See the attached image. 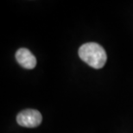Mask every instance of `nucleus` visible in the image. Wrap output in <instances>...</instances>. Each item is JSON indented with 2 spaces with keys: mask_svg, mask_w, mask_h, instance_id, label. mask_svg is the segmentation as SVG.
I'll list each match as a JSON object with an SVG mask.
<instances>
[{
  "mask_svg": "<svg viewBox=\"0 0 133 133\" xmlns=\"http://www.w3.org/2000/svg\"><path fill=\"white\" fill-rule=\"evenodd\" d=\"M16 60L19 64L26 69H33L36 66V59L30 50L22 48L16 53Z\"/></svg>",
  "mask_w": 133,
  "mask_h": 133,
  "instance_id": "7ed1b4c3",
  "label": "nucleus"
},
{
  "mask_svg": "<svg viewBox=\"0 0 133 133\" xmlns=\"http://www.w3.org/2000/svg\"><path fill=\"white\" fill-rule=\"evenodd\" d=\"M42 114L37 110L27 109L21 111L17 116V121L19 125L27 128H35L42 123Z\"/></svg>",
  "mask_w": 133,
  "mask_h": 133,
  "instance_id": "f03ea898",
  "label": "nucleus"
},
{
  "mask_svg": "<svg viewBox=\"0 0 133 133\" xmlns=\"http://www.w3.org/2000/svg\"><path fill=\"white\" fill-rule=\"evenodd\" d=\"M79 56L84 62L96 69L102 68L107 60L105 49L95 42L82 45L79 49Z\"/></svg>",
  "mask_w": 133,
  "mask_h": 133,
  "instance_id": "f257e3e1",
  "label": "nucleus"
}]
</instances>
